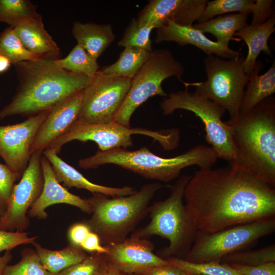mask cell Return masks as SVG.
I'll list each match as a JSON object with an SVG mask.
<instances>
[{
    "instance_id": "1",
    "label": "cell",
    "mask_w": 275,
    "mask_h": 275,
    "mask_svg": "<svg viewBox=\"0 0 275 275\" xmlns=\"http://www.w3.org/2000/svg\"><path fill=\"white\" fill-rule=\"evenodd\" d=\"M183 199L204 233L275 217V189L230 166L195 171Z\"/></svg>"
},
{
    "instance_id": "2",
    "label": "cell",
    "mask_w": 275,
    "mask_h": 275,
    "mask_svg": "<svg viewBox=\"0 0 275 275\" xmlns=\"http://www.w3.org/2000/svg\"><path fill=\"white\" fill-rule=\"evenodd\" d=\"M54 60L39 58L14 65L18 86L10 102L0 111V119L51 109L89 85L92 78L64 70Z\"/></svg>"
},
{
    "instance_id": "3",
    "label": "cell",
    "mask_w": 275,
    "mask_h": 275,
    "mask_svg": "<svg viewBox=\"0 0 275 275\" xmlns=\"http://www.w3.org/2000/svg\"><path fill=\"white\" fill-rule=\"evenodd\" d=\"M236 156L230 166L275 188V98L271 95L251 111L225 121Z\"/></svg>"
},
{
    "instance_id": "4",
    "label": "cell",
    "mask_w": 275,
    "mask_h": 275,
    "mask_svg": "<svg viewBox=\"0 0 275 275\" xmlns=\"http://www.w3.org/2000/svg\"><path fill=\"white\" fill-rule=\"evenodd\" d=\"M217 159L211 147L203 144L196 145L172 157L158 156L143 146L133 151L125 148L106 151L98 150L91 156L80 159L78 165L81 168L88 170L113 164L146 179L169 182L180 177L184 168L197 166L200 169H210Z\"/></svg>"
},
{
    "instance_id": "5",
    "label": "cell",
    "mask_w": 275,
    "mask_h": 275,
    "mask_svg": "<svg viewBox=\"0 0 275 275\" xmlns=\"http://www.w3.org/2000/svg\"><path fill=\"white\" fill-rule=\"evenodd\" d=\"M191 177L187 175L179 177L171 187L169 197L149 206L150 222L131 235V237L140 239L156 235L168 240V246L161 249L157 255L164 259L170 257L184 259L198 232L183 203L184 189Z\"/></svg>"
},
{
    "instance_id": "6",
    "label": "cell",
    "mask_w": 275,
    "mask_h": 275,
    "mask_svg": "<svg viewBox=\"0 0 275 275\" xmlns=\"http://www.w3.org/2000/svg\"><path fill=\"white\" fill-rule=\"evenodd\" d=\"M163 187L158 182L149 183L131 195L112 198L94 194L87 199L92 216L82 222L103 245L121 242L148 214L150 202Z\"/></svg>"
},
{
    "instance_id": "7",
    "label": "cell",
    "mask_w": 275,
    "mask_h": 275,
    "mask_svg": "<svg viewBox=\"0 0 275 275\" xmlns=\"http://www.w3.org/2000/svg\"><path fill=\"white\" fill-rule=\"evenodd\" d=\"M134 134L153 138L166 150L176 148L180 139L179 130L176 129L156 131L141 128H131L115 121L103 123H75L67 132L51 142L46 149L58 154L65 144L74 140L94 142L101 151L126 149L132 146L131 135Z\"/></svg>"
},
{
    "instance_id": "8",
    "label": "cell",
    "mask_w": 275,
    "mask_h": 275,
    "mask_svg": "<svg viewBox=\"0 0 275 275\" xmlns=\"http://www.w3.org/2000/svg\"><path fill=\"white\" fill-rule=\"evenodd\" d=\"M244 57L225 59L208 56L204 59L207 79L203 82L185 83L194 86L195 92L214 102L227 111L230 119L238 116L249 76L243 68Z\"/></svg>"
},
{
    "instance_id": "9",
    "label": "cell",
    "mask_w": 275,
    "mask_h": 275,
    "mask_svg": "<svg viewBox=\"0 0 275 275\" xmlns=\"http://www.w3.org/2000/svg\"><path fill=\"white\" fill-rule=\"evenodd\" d=\"M160 107L163 115H169L177 109L190 111L199 117L204 125L205 140L211 145L218 158L231 163L236 151L229 127L222 120L226 112L212 100L186 88L172 92L163 99Z\"/></svg>"
},
{
    "instance_id": "10",
    "label": "cell",
    "mask_w": 275,
    "mask_h": 275,
    "mask_svg": "<svg viewBox=\"0 0 275 275\" xmlns=\"http://www.w3.org/2000/svg\"><path fill=\"white\" fill-rule=\"evenodd\" d=\"M184 72L182 64L169 50H152L147 61L132 78L128 92L114 121L130 127L132 115L141 104L156 95L168 96L162 89V81L176 76L184 84L181 80Z\"/></svg>"
},
{
    "instance_id": "11",
    "label": "cell",
    "mask_w": 275,
    "mask_h": 275,
    "mask_svg": "<svg viewBox=\"0 0 275 275\" xmlns=\"http://www.w3.org/2000/svg\"><path fill=\"white\" fill-rule=\"evenodd\" d=\"M275 230V217L236 225L213 233L198 231L184 260L193 263L221 261Z\"/></svg>"
},
{
    "instance_id": "12",
    "label": "cell",
    "mask_w": 275,
    "mask_h": 275,
    "mask_svg": "<svg viewBox=\"0 0 275 275\" xmlns=\"http://www.w3.org/2000/svg\"><path fill=\"white\" fill-rule=\"evenodd\" d=\"M132 78L105 75L99 70L83 91L75 123H103L114 120L130 89Z\"/></svg>"
},
{
    "instance_id": "13",
    "label": "cell",
    "mask_w": 275,
    "mask_h": 275,
    "mask_svg": "<svg viewBox=\"0 0 275 275\" xmlns=\"http://www.w3.org/2000/svg\"><path fill=\"white\" fill-rule=\"evenodd\" d=\"M42 154H32L19 182L13 187L6 212L0 216L1 230L22 232L29 227L28 212L40 197L44 185Z\"/></svg>"
},
{
    "instance_id": "14",
    "label": "cell",
    "mask_w": 275,
    "mask_h": 275,
    "mask_svg": "<svg viewBox=\"0 0 275 275\" xmlns=\"http://www.w3.org/2000/svg\"><path fill=\"white\" fill-rule=\"evenodd\" d=\"M50 111L29 117L17 124L0 125V156L20 178L28 166L36 133Z\"/></svg>"
},
{
    "instance_id": "15",
    "label": "cell",
    "mask_w": 275,
    "mask_h": 275,
    "mask_svg": "<svg viewBox=\"0 0 275 275\" xmlns=\"http://www.w3.org/2000/svg\"><path fill=\"white\" fill-rule=\"evenodd\" d=\"M104 246L108 251L104 254L107 264L128 274L171 263L154 253V245L148 239L130 236L121 242Z\"/></svg>"
},
{
    "instance_id": "16",
    "label": "cell",
    "mask_w": 275,
    "mask_h": 275,
    "mask_svg": "<svg viewBox=\"0 0 275 275\" xmlns=\"http://www.w3.org/2000/svg\"><path fill=\"white\" fill-rule=\"evenodd\" d=\"M83 91L62 100L49 111L39 127L31 147V154L42 152L58 138L67 132L77 120Z\"/></svg>"
},
{
    "instance_id": "17",
    "label": "cell",
    "mask_w": 275,
    "mask_h": 275,
    "mask_svg": "<svg viewBox=\"0 0 275 275\" xmlns=\"http://www.w3.org/2000/svg\"><path fill=\"white\" fill-rule=\"evenodd\" d=\"M164 41H173L181 46L190 44L207 56H215L225 59H235L241 56L239 51L209 39L193 25H181L171 20H168L156 28L155 42L159 43Z\"/></svg>"
},
{
    "instance_id": "18",
    "label": "cell",
    "mask_w": 275,
    "mask_h": 275,
    "mask_svg": "<svg viewBox=\"0 0 275 275\" xmlns=\"http://www.w3.org/2000/svg\"><path fill=\"white\" fill-rule=\"evenodd\" d=\"M41 161L44 176L43 188L40 197L28 211V216L46 219L47 214L45 209L49 206L57 204L74 206L84 212L91 214L92 208L87 199L81 198L70 193L60 184L49 161L43 154Z\"/></svg>"
},
{
    "instance_id": "19",
    "label": "cell",
    "mask_w": 275,
    "mask_h": 275,
    "mask_svg": "<svg viewBox=\"0 0 275 275\" xmlns=\"http://www.w3.org/2000/svg\"><path fill=\"white\" fill-rule=\"evenodd\" d=\"M43 155L49 161L57 180L59 183H63L64 187L66 188H82L91 192L93 194H101L112 197L128 196L137 190L135 188L129 186L116 187L94 183L62 160L54 152L45 149L43 152Z\"/></svg>"
},
{
    "instance_id": "20",
    "label": "cell",
    "mask_w": 275,
    "mask_h": 275,
    "mask_svg": "<svg viewBox=\"0 0 275 275\" xmlns=\"http://www.w3.org/2000/svg\"><path fill=\"white\" fill-rule=\"evenodd\" d=\"M24 47L39 58L57 59L60 49L44 29L40 14L28 18L13 28Z\"/></svg>"
},
{
    "instance_id": "21",
    "label": "cell",
    "mask_w": 275,
    "mask_h": 275,
    "mask_svg": "<svg viewBox=\"0 0 275 275\" xmlns=\"http://www.w3.org/2000/svg\"><path fill=\"white\" fill-rule=\"evenodd\" d=\"M274 31L275 15H273L262 23L248 24L235 33L234 35L242 39L248 46V52L244 59L243 68L248 76L253 71L261 51L268 56L271 54L268 40Z\"/></svg>"
},
{
    "instance_id": "22",
    "label": "cell",
    "mask_w": 275,
    "mask_h": 275,
    "mask_svg": "<svg viewBox=\"0 0 275 275\" xmlns=\"http://www.w3.org/2000/svg\"><path fill=\"white\" fill-rule=\"evenodd\" d=\"M263 64L257 61L251 73L241 100L240 112L245 113L275 93V62L264 73L259 75Z\"/></svg>"
},
{
    "instance_id": "23",
    "label": "cell",
    "mask_w": 275,
    "mask_h": 275,
    "mask_svg": "<svg viewBox=\"0 0 275 275\" xmlns=\"http://www.w3.org/2000/svg\"><path fill=\"white\" fill-rule=\"evenodd\" d=\"M72 34L77 44L96 60L115 39L110 24L76 22L73 24Z\"/></svg>"
},
{
    "instance_id": "24",
    "label": "cell",
    "mask_w": 275,
    "mask_h": 275,
    "mask_svg": "<svg viewBox=\"0 0 275 275\" xmlns=\"http://www.w3.org/2000/svg\"><path fill=\"white\" fill-rule=\"evenodd\" d=\"M249 15L241 13L227 14L193 26L203 33L211 34L215 37L217 42L229 46V42L235 33L248 25Z\"/></svg>"
},
{
    "instance_id": "25",
    "label": "cell",
    "mask_w": 275,
    "mask_h": 275,
    "mask_svg": "<svg viewBox=\"0 0 275 275\" xmlns=\"http://www.w3.org/2000/svg\"><path fill=\"white\" fill-rule=\"evenodd\" d=\"M33 244L43 266L53 275L81 262L88 256L80 246L70 243L60 250L47 249L36 242Z\"/></svg>"
},
{
    "instance_id": "26",
    "label": "cell",
    "mask_w": 275,
    "mask_h": 275,
    "mask_svg": "<svg viewBox=\"0 0 275 275\" xmlns=\"http://www.w3.org/2000/svg\"><path fill=\"white\" fill-rule=\"evenodd\" d=\"M151 52L135 47H126L114 64L99 70L111 76L132 78L150 57Z\"/></svg>"
},
{
    "instance_id": "27",
    "label": "cell",
    "mask_w": 275,
    "mask_h": 275,
    "mask_svg": "<svg viewBox=\"0 0 275 275\" xmlns=\"http://www.w3.org/2000/svg\"><path fill=\"white\" fill-rule=\"evenodd\" d=\"M183 0H151L138 14L137 22L141 25H153L156 29L172 20Z\"/></svg>"
},
{
    "instance_id": "28",
    "label": "cell",
    "mask_w": 275,
    "mask_h": 275,
    "mask_svg": "<svg viewBox=\"0 0 275 275\" xmlns=\"http://www.w3.org/2000/svg\"><path fill=\"white\" fill-rule=\"evenodd\" d=\"M54 60L57 64L64 70L90 78L96 74L99 68L97 60L78 44L65 58Z\"/></svg>"
},
{
    "instance_id": "29",
    "label": "cell",
    "mask_w": 275,
    "mask_h": 275,
    "mask_svg": "<svg viewBox=\"0 0 275 275\" xmlns=\"http://www.w3.org/2000/svg\"><path fill=\"white\" fill-rule=\"evenodd\" d=\"M166 259L183 270L186 275H242L230 264L221 261L197 263L177 257Z\"/></svg>"
},
{
    "instance_id": "30",
    "label": "cell",
    "mask_w": 275,
    "mask_h": 275,
    "mask_svg": "<svg viewBox=\"0 0 275 275\" xmlns=\"http://www.w3.org/2000/svg\"><path fill=\"white\" fill-rule=\"evenodd\" d=\"M38 13L36 7L27 0H0V22L14 28Z\"/></svg>"
},
{
    "instance_id": "31",
    "label": "cell",
    "mask_w": 275,
    "mask_h": 275,
    "mask_svg": "<svg viewBox=\"0 0 275 275\" xmlns=\"http://www.w3.org/2000/svg\"><path fill=\"white\" fill-rule=\"evenodd\" d=\"M0 54L7 58L14 65L39 58L24 47L10 26L0 33Z\"/></svg>"
},
{
    "instance_id": "32",
    "label": "cell",
    "mask_w": 275,
    "mask_h": 275,
    "mask_svg": "<svg viewBox=\"0 0 275 275\" xmlns=\"http://www.w3.org/2000/svg\"><path fill=\"white\" fill-rule=\"evenodd\" d=\"M254 0H213L208 2L198 23L210 20L217 15L231 12L252 13Z\"/></svg>"
},
{
    "instance_id": "33",
    "label": "cell",
    "mask_w": 275,
    "mask_h": 275,
    "mask_svg": "<svg viewBox=\"0 0 275 275\" xmlns=\"http://www.w3.org/2000/svg\"><path fill=\"white\" fill-rule=\"evenodd\" d=\"M221 262L247 266L275 262V244H271L254 251H238L227 256Z\"/></svg>"
},
{
    "instance_id": "34",
    "label": "cell",
    "mask_w": 275,
    "mask_h": 275,
    "mask_svg": "<svg viewBox=\"0 0 275 275\" xmlns=\"http://www.w3.org/2000/svg\"><path fill=\"white\" fill-rule=\"evenodd\" d=\"M20 254V261L7 265L3 275H53L43 266L36 250L25 248Z\"/></svg>"
},
{
    "instance_id": "35",
    "label": "cell",
    "mask_w": 275,
    "mask_h": 275,
    "mask_svg": "<svg viewBox=\"0 0 275 275\" xmlns=\"http://www.w3.org/2000/svg\"><path fill=\"white\" fill-rule=\"evenodd\" d=\"M155 28L156 27L153 25H141L133 18L126 28L118 45L124 48L135 47L151 52L153 50L150 34Z\"/></svg>"
},
{
    "instance_id": "36",
    "label": "cell",
    "mask_w": 275,
    "mask_h": 275,
    "mask_svg": "<svg viewBox=\"0 0 275 275\" xmlns=\"http://www.w3.org/2000/svg\"><path fill=\"white\" fill-rule=\"evenodd\" d=\"M107 267L104 254L92 253L81 262L65 269L57 275H98L105 272Z\"/></svg>"
},
{
    "instance_id": "37",
    "label": "cell",
    "mask_w": 275,
    "mask_h": 275,
    "mask_svg": "<svg viewBox=\"0 0 275 275\" xmlns=\"http://www.w3.org/2000/svg\"><path fill=\"white\" fill-rule=\"evenodd\" d=\"M208 1L183 0L171 20L183 25H192L202 16Z\"/></svg>"
},
{
    "instance_id": "38",
    "label": "cell",
    "mask_w": 275,
    "mask_h": 275,
    "mask_svg": "<svg viewBox=\"0 0 275 275\" xmlns=\"http://www.w3.org/2000/svg\"><path fill=\"white\" fill-rule=\"evenodd\" d=\"M21 178L0 162V216L6 212L15 182Z\"/></svg>"
},
{
    "instance_id": "39",
    "label": "cell",
    "mask_w": 275,
    "mask_h": 275,
    "mask_svg": "<svg viewBox=\"0 0 275 275\" xmlns=\"http://www.w3.org/2000/svg\"><path fill=\"white\" fill-rule=\"evenodd\" d=\"M37 236L29 237L26 232H10L0 229V253L11 251L15 247L35 242Z\"/></svg>"
},
{
    "instance_id": "40",
    "label": "cell",
    "mask_w": 275,
    "mask_h": 275,
    "mask_svg": "<svg viewBox=\"0 0 275 275\" xmlns=\"http://www.w3.org/2000/svg\"><path fill=\"white\" fill-rule=\"evenodd\" d=\"M272 0H255L251 25L261 24L266 21L272 15L274 12L272 9Z\"/></svg>"
},
{
    "instance_id": "41",
    "label": "cell",
    "mask_w": 275,
    "mask_h": 275,
    "mask_svg": "<svg viewBox=\"0 0 275 275\" xmlns=\"http://www.w3.org/2000/svg\"><path fill=\"white\" fill-rule=\"evenodd\" d=\"M242 275H275V262L265 263L254 266L230 264Z\"/></svg>"
},
{
    "instance_id": "42",
    "label": "cell",
    "mask_w": 275,
    "mask_h": 275,
    "mask_svg": "<svg viewBox=\"0 0 275 275\" xmlns=\"http://www.w3.org/2000/svg\"><path fill=\"white\" fill-rule=\"evenodd\" d=\"M91 231L89 227L83 222L72 225L67 232L70 243L80 246Z\"/></svg>"
},
{
    "instance_id": "43",
    "label": "cell",
    "mask_w": 275,
    "mask_h": 275,
    "mask_svg": "<svg viewBox=\"0 0 275 275\" xmlns=\"http://www.w3.org/2000/svg\"><path fill=\"white\" fill-rule=\"evenodd\" d=\"M133 275H186V274L176 265L170 263L166 265L148 267Z\"/></svg>"
},
{
    "instance_id": "44",
    "label": "cell",
    "mask_w": 275,
    "mask_h": 275,
    "mask_svg": "<svg viewBox=\"0 0 275 275\" xmlns=\"http://www.w3.org/2000/svg\"><path fill=\"white\" fill-rule=\"evenodd\" d=\"M80 247L85 252L107 254L108 251L106 247L103 245L99 236L92 231H90L85 240L81 243Z\"/></svg>"
},
{
    "instance_id": "45",
    "label": "cell",
    "mask_w": 275,
    "mask_h": 275,
    "mask_svg": "<svg viewBox=\"0 0 275 275\" xmlns=\"http://www.w3.org/2000/svg\"><path fill=\"white\" fill-rule=\"evenodd\" d=\"M12 259L11 251H6L2 256L0 255V275H3L5 267Z\"/></svg>"
},
{
    "instance_id": "46",
    "label": "cell",
    "mask_w": 275,
    "mask_h": 275,
    "mask_svg": "<svg viewBox=\"0 0 275 275\" xmlns=\"http://www.w3.org/2000/svg\"><path fill=\"white\" fill-rule=\"evenodd\" d=\"M11 64L10 61L7 58L0 54V73L6 71Z\"/></svg>"
},
{
    "instance_id": "47",
    "label": "cell",
    "mask_w": 275,
    "mask_h": 275,
    "mask_svg": "<svg viewBox=\"0 0 275 275\" xmlns=\"http://www.w3.org/2000/svg\"><path fill=\"white\" fill-rule=\"evenodd\" d=\"M106 275H133L127 273L112 265L108 264Z\"/></svg>"
},
{
    "instance_id": "48",
    "label": "cell",
    "mask_w": 275,
    "mask_h": 275,
    "mask_svg": "<svg viewBox=\"0 0 275 275\" xmlns=\"http://www.w3.org/2000/svg\"><path fill=\"white\" fill-rule=\"evenodd\" d=\"M106 271L105 272H104V273H101V274H98V275H106Z\"/></svg>"
}]
</instances>
